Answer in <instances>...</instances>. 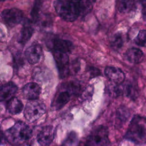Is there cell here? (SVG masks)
<instances>
[{
  "instance_id": "9a60e30c",
  "label": "cell",
  "mask_w": 146,
  "mask_h": 146,
  "mask_svg": "<svg viewBox=\"0 0 146 146\" xmlns=\"http://www.w3.org/2000/svg\"><path fill=\"white\" fill-rule=\"evenodd\" d=\"M125 57L128 62L137 64L143 61L144 59V54L140 49L135 47H131L126 51Z\"/></svg>"
},
{
  "instance_id": "e0dca14e",
  "label": "cell",
  "mask_w": 146,
  "mask_h": 146,
  "mask_svg": "<svg viewBox=\"0 0 146 146\" xmlns=\"http://www.w3.org/2000/svg\"><path fill=\"white\" fill-rule=\"evenodd\" d=\"M23 108V104L22 102L15 97H13L11 98L7 105L8 111L13 115L22 112Z\"/></svg>"
},
{
  "instance_id": "d6986e66",
  "label": "cell",
  "mask_w": 146,
  "mask_h": 146,
  "mask_svg": "<svg viewBox=\"0 0 146 146\" xmlns=\"http://www.w3.org/2000/svg\"><path fill=\"white\" fill-rule=\"evenodd\" d=\"M133 7V4L131 0H116V7L120 13H129Z\"/></svg>"
},
{
  "instance_id": "277c9868",
  "label": "cell",
  "mask_w": 146,
  "mask_h": 146,
  "mask_svg": "<svg viewBox=\"0 0 146 146\" xmlns=\"http://www.w3.org/2000/svg\"><path fill=\"white\" fill-rule=\"evenodd\" d=\"M109 144L108 131L104 126L95 128L88 136L84 146H108Z\"/></svg>"
},
{
  "instance_id": "6da1fadb",
  "label": "cell",
  "mask_w": 146,
  "mask_h": 146,
  "mask_svg": "<svg viewBox=\"0 0 146 146\" xmlns=\"http://www.w3.org/2000/svg\"><path fill=\"white\" fill-rule=\"evenodd\" d=\"M125 139L138 145L146 143V117L135 115L128 127Z\"/></svg>"
},
{
  "instance_id": "8992f818",
  "label": "cell",
  "mask_w": 146,
  "mask_h": 146,
  "mask_svg": "<svg viewBox=\"0 0 146 146\" xmlns=\"http://www.w3.org/2000/svg\"><path fill=\"white\" fill-rule=\"evenodd\" d=\"M2 17L9 26H14L22 21L23 13L20 10L16 8L7 9L3 10Z\"/></svg>"
},
{
  "instance_id": "ac0fdd59",
  "label": "cell",
  "mask_w": 146,
  "mask_h": 146,
  "mask_svg": "<svg viewBox=\"0 0 146 146\" xmlns=\"http://www.w3.org/2000/svg\"><path fill=\"white\" fill-rule=\"evenodd\" d=\"M33 33V29L29 25H24L21 31L19 37V42L22 44H25L31 38Z\"/></svg>"
},
{
  "instance_id": "52a82bcc",
  "label": "cell",
  "mask_w": 146,
  "mask_h": 146,
  "mask_svg": "<svg viewBox=\"0 0 146 146\" xmlns=\"http://www.w3.org/2000/svg\"><path fill=\"white\" fill-rule=\"evenodd\" d=\"M53 56L55 59L60 76L64 78L68 73V56L66 53L54 51Z\"/></svg>"
},
{
  "instance_id": "5bb4252c",
  "label": "cell",
  "mask_w": 146,
  "mask_h": 146,
  "mask_svg": "<svg viewBox=\"0 0 146 146\" xmlns=\"http://www.w3.org/2000/svg\"><path fill=\"white\" fill-rule=\"evenodd\" d=\"M52 47L54 51L60 52L67 53L71 52L74 48L72 43L68 40L62 39H55L52 42Z\"/></svg>"
},
{
  "instance_id": "d4e9b609",
  "label": "cell",
  "mask_w": 146,
  "mask_h": 146,
  "mask_svg": "<svg viewBox=\"0 0 146 146\" xmlns=\"http://www.w3.org/2000/svg\"><path fill=\"white\" fill-rule=\"evenodd\" d=\"M142 5L144 6H146V0H140Z\"/></svg>"
},
{
  "instance_id": "8fae6325",
  "label": "cell",
  "mask_w": 146,
  "mask_h": 146,
  "mask_svg": "<svg viewBox=\"0 0 146 146\" xmlns=\"http://www.w3.org/2000/svg\"><path fill=\"white\" fill-rule=\"evenodd\" d=\"M17 91V87L13 82L2 83L0 82V102L10 99Z\"/></svg>"
},
{
  "instance_id": "ba28073f",
  "label": "cell",
  "mask_w": 146,
  "mask_h": 146,
  "mask_svg": "<svg viewBox=\"0 0 146 146\" xmlns=\"http://www.w3.org/2000/svg\"><path fill=\"white\" fill-rule=\"evenodd\" d=\"M55 129L52 125H47L42 128L37 136V141L41 146H48L54 138Z\"/></svg>"
},
{
  "instance_id": "ffe728a7",
  "label": "cell",
  "mask_w": 146,
  "mask_h": 146,
  "mask_svg": "<svg viewBox=\"0 0 146 146\" xmlns=\"http://www.w3.org/2000/svg\"><path fill=\"white\" fill-rule=\"evenodd\" d=\"M123 44V40L121 35L119 34H116L111 39V47L114 51H119L121 48Z\"/></svg>"
},
{
  "instance_id": "484cf974",
  "label": "cell",
  "mask_w": 146,
  "mask_h": 146,
  "mask_svg": "<svg viewBox=\"0 0 146 146\" xmlns=\"http://www.w3.org/2000/svg\"><path fill=\"white\" fill-rule=\"evenodd\" d=\"M91 3H93L94 2H95V0H88Z\"/></svg>"
},
{
  "instance_id": "9c48e42d",
  "label": "cell",
  "mask_w": 146,
  "mask_h": 146,
  "mask_svg": "<svg viewBox=\"0 0 146 146\" xmlns=\"http://www.w3.org/2000/svg\"><path fill=\"white\" fill-rule=\"evenodd\" d=\"M106 76L112 82L116 84H120L123 82L125 76L123 72L119 68L108 66L104 70Z\"/></svg>"
},
{
  "instance_id": "30bf717a",
  "label": "cell",
  "mask_w": 146,
  "mask_h": 146,
  "mask_svg": "<svg viewBox=\"0 0 146 146\" xmlns=\"http://www.w3.org/2000/svg\"><path fill=\"white\" fill-rule=\"evenodd\" d=\"M41 89L36 83L31 82L26 84L22 88L23 96L30 100H35L39 98Z\"/></svg>"
},
{
  "instance_id": "7c38bea8",
  "label": "cell",
  "mask_w": 146,
  "mask_h": 146,
  "mask_svg": "<svg viewBox=\"0 0 146 146\" xmlns=\"http://www.w3.org/2000/svg\"><path fill=\"white\" fill-rule=\"evenodd\" d=\"M42 47L38 44L30 46L25 51V56L28 62L31 64L38 63L42 56Z\"/></svg>"
},
{
  "instance_id": "2e32d148",
  "label": "cell",
  "mask_w": 146,
  "mask_h": 146,
  "mask_svg": "<svg viewBox=\"0 0 146 146\" xmlns=\"http://www.w3.org/2000/svg\"><path fill=\"white\" fill-rule=\"evenodd\" d=\"M71 94L67 91L60 92L56 97L52 103V107L55 110H60L70 100Z\"/></svg>"
},
{
  "instance_id": "83f0119b",
  "label": "cell",
  "mask_w": 146,
  "mask_h": 146,
  "mask_svg": "<svg viewBox=\"0 0 146 146\" xmlns=\"http://www.w3.org/2000/svg\"><path fill=\"white\" fill-rule=\"evenodd\" d=\"M1 1H4V0H0Z\"/></svg>"
},
{
  "instance_id": "44dd1931",
  "label": "cell",
  "mask_w": 146,
  "mask_h": 146,
  "mask_svg": "<svg viewBox=\"0 0 146 146\" xmlns=\"http://www.w3.org/2000/svg\"><path fill=\"white\" fill-rule=\"evenodd\" d=\"M134 41L139 46L146 47V30H140L137 35L135 37Z\"/></svg>"
},
{
  "instance_id": "603a6c76",
  "label": "cell",
  "mask_w": 146,
  "mask_h": 146,
  "mask_svg": "<svg viewBox=\"0 0 146 146\" xmlns=\"http://www.w3.org/2000/svg\"><path fill=\"white\" fill-rule=\"evenodd\" d=\"M89 72L90 75L92 77H95L100 74V71L99 69L95 68V67H90L89 68Z\"/></svg>"
},
{
  "instance_id": "5b68a950",
  "label": "cell",
  "mask_w": 146,
  "mask_h": 146,
  "mask_svg": "<svg viewBox=\"0 0 146 146\" xmlns=\"http://www.w3.org/2000/svg\"><path fill=\"white\" fill-rule=\"evenodd\" d=\"M46 111V106L41 101L35 99L30 100L24 110V116L27 120L33 122L40 117Z\"/></svg>"
},
{
  "instance_id": "7402d4cb",
  "label": "cell",
  "mask_w": 146,
  "mask_h": 146,
  "mask_svg": "<svg viewBox=\"0 0 146 146\" xmlns=\"http://www.w3.org/2000/svg\"><path fill=\"white\" fill-rule=\"evenodd\" d=\"M78 141V136L75 132H71L67 136L62 146H75Z\"/></svg>"
},
{
  "instance_id": "4fadbf2b",
  "label": "cell",
  "mask_w": 146,
  "mask_h": 146,
  "mask_svg": "<svg viewBox=\"0 0 146 146\" xmlns=\"http://www.w3.org/2000/svg\"><path fill=\"white\" fill-rule=\"evenodd\" d=\"M76 13L79 16L87 14L92 8V3L88 0H71Z\"/></svg>"
},
{
  "instance_id": "4316f807",
  "label": "cell",
  "mask_w": 146,
  "mask_h": 146,
  "mask_svg": "<svg viewBox=\"0 0 146 146\" xmlns=\"http://www.w3.org/2000/svg\"><path fill=\"white\" fill-rule=\"evenodd\" d=\"M144 18H145V19L146 20V14H145L144 15Z\"/></svg>"
},
{
  "instance_id": "cb8c5ba5",
  "label": "cell",
  "mask_w": 146,
  "mask_h": 146,
  "mask_svg": "<svg viewBox=\"0 0 146 146\" xmlns=\"http://www.w3.org/2000/svg\"><path fill=\"white\" fill-rule=\"evenodd\" d=\"M5 140H6V137L4 133L0 130V145L3 144Z\"/></svg>"
},
{
  "instance_id": "3957f363",
  "label": "cell",
  "mask_w": 146,
  "mask_h": 146,
  "mask_svg": "<svg viewBox=\"0 0 146 146\" xmlns=\"http://www.w3.org/2000/svg\"><path fill=\"white\" fill-rule=\"evenodd\" d=\"M54 5L56 13L64 20L72 22L78 18V15L71 0H56Z\"/></svg>"
},
{
  "instance_id": "7a4b0ae2",
  "label": "cell",
  "mask_w": 146,
  "mask_h": 146,
  "mask_svg": "<svg viewBox=\"0 0 146 146\" xmlns=\"http://www.w3.org/2000/svg\"><path fill=\"white\" fill-rule=\"evenodd\" d=\"M6 140L14 145L23 144L32 136L30 127L22 121L17 122L13 126L6 130L5 133Z\"/></svg>"
}]
</instances>
